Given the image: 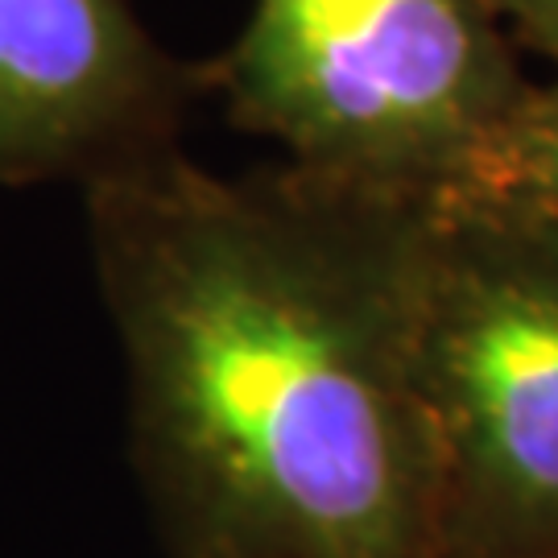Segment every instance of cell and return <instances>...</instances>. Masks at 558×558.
I'll return each instance as SVG.
<instances>
[{
  "mask_svg": "<svg viewBox=\"0 0 558 558\" xmlns=\"http://www.w3.org/2000/svg\"><path fill=\"white\" fill-rule=\"evenodd\" d=\"M418 389L439 472V558H558V223L435 199Z\"/></svg>",
  "mask_w": 558,
  "mask_h": 558,
  "instance_id": "3957f363",
  "label": "cell"
},
{
  "mask_svg": "<svg viewBox=\"0 0 558 558\" xmlns=\"http://www.w3.org/2000/svg\"><path fill=\"white\" fill-rule=\"evenodd\" d=\"M203 80L290 166L405 199L451 195L530 87L488 0H253Z\"/></svg>",
  "mask_w": 558,
  "mask_h": 558,
  "instance_id": "7a4b0ae2",
  "label": "cell"
},
{
  "mask_svg": "<svg viewBox=\"0 0 558 558\" xmlns=\"http://www.w3.org/2000/svg\"><path fill=\"white\" fill-rule=\"evenodd\" d=\"M199 83L133 0H0V182L92 186L174 149Z\"/></svg>",
  "mask_w": 558,
  "mask_h": 558,
  "instance_id": "277c9868",
  "label": "cell"
},
{
  "mask_svg": "<svg viewBox=\"0 0 558 558\" xmlns=\"http://www.w3.org/2000/svg\"><path fill=\"white\" fill-rule=\"evenodd\" d=\"M558 223V71L521 92L513 112L480 145L451 195Z\"/></svg>",
  "mask_w": 558,
  "mask_h": 558,
  "instance_id": "5b68a950",
  "label": "cell"
},
{
  "mask_svg": "<svg viewBox=\"0 0 558 558\" xmlns=\"http://www.w3.org/2000/svg\"><path fill=\"white\" fill-rule=\"evenodd\" d=\"M129 447L174 558H439L418 389L435 199L182 145L83 186Z\"/></svg>",
  "mask_w": 558,
  "mask_h": 558,
  "instance_id": "6da1fadb",
  "label": "cell"
},
{
  "mask_svg": "<svg viewBox=\"0 0 558 558\" xmlns=\"http://www.w3.org/2000/svg\"><path fill=\"white\" fill-rule=\"evenodd\" d=\"M513 46L534 50L558 71V0H488Z\"/></svg>",
  "mask_w": 558,
  "mask_h": 558,
  "instance_id": "8992f818",
  "label": "cell"
}]
</instances>
